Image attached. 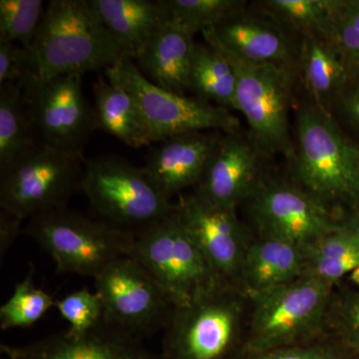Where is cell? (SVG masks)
I'll use <instances>...</instances> for the list:
<instances>
[{
    "label": "cell",
    "mask_w": 359,
    "mask_h": 359,
    "mask_svg": "<svg viewBox=\"0 0 359 359\" xmlns=\"http://www.w3.org/2000/svg\"><path fill=\"white\" fill-rule=\"evenodd\" d=\"M29 51L32 70L25 86L105 70L122 57L89 0L49 2Z\"/></svg>",
    "instance_id": "obj_1"
},
{
    "label": "cell",
    "mask_w": 359,
    "mask_h": 359,
    "mask_svg": "<svg viewBox=\"0 0 359 359\" xmlns=\"http://www.w3.org/2000/svg\"><path fill=\"white\" fill-rule=\"evenodd\" d=\"M294 183L323 204L359 212V148L347 140L330 113L314 104L297 117Z\"/></svg>",
    "instance_id": "obj_2"
},
{
    "label": "cell",
    "mask_w": 359,
    "mask_h": 359,
    "mask_svg": "<svg viewBox=\"0 0 359 359\" xmlns=\"http://www.w3.org/2000/svg\"><path fill=\"white\" fill-rule=\"evenodd\" d=\"M337 285L311 276L247 295L242 354L306 344L325 335L330 299Z\"/></svg>",
    "instance_id": "obj_3"
},
{
    "label": "cell",
    "mask_w": 359,
    "mask_h": 359,
    "mask_svg": "<svg viewBox=\"0 0 359 359\" xmlns=\"http://www.w3.org/2000/svg\"><path fill=\"white\" fill-rule=\"evenodd\" d=\"M247 320V294L222 285L174 309L164 330L163 358L233 359L243 353Z\"/></svg>",
    "instance_id": "obj_4"
},
{
    "label": "cell",
    "mask_w": 359,
    "mask_h": 359,
    "mask_svg": "<svg viewBox=\"0 0 359 359\" xmlns=\"http://www.w3.org/2000/svg\"><path fill=\"white\" fill-rule=\"evenodd\" d=\"M25 231L55 262L57 273L93 278L116 259L131 256L135 241L134 233L67 207L35 215Z\"/></svg>",
    "instance_id": "obj_5"
},
{
    "label": "cell",
    "mask_w": 359,
    "mask_h": 359,
    "mask_svg": "<svg viewBox=\"0 0 359 359\" xmlns=\"http://www.w3.org/2000/svg\"><path fill=\"white\" fill-rule=\"evenodd\" d=\"M79 189L100 219L135 236L175 211L143 168L119 157L85 160Z\"/></svg>",
    "instance_id": "obj_6"
},
{
    "label": "cell",
    "mask_w": 359,
    "mask_h": 359,
    "mask_svg": "<svg viewBox=\"0 0 359 359\" xmlns=\"http://www.w3.org/2000/svg\"><path fill=\"white\" fill-rule=\"evenodd\" d=\"M131 256L157 280L174 309L226 285L186 230L176 207L171 216L135 236Z\"/></svg>",
    "instance_id": "obj_7"
},
{
    "label": "cell",
    "mask_w": 359,
    "mask_h": 359,
    "mask_svg": "<svg viewBox=\"0 0 359 359\" xmlns=\"http://www.w3.org/2000/svg\"><path fill=\"white\" fill-rule=\"evenodd\" d=\"M205 42L221 51L233 67L237 80L236 110L245 116L250 140L259 152L292 159L295 146L289 117L294 75L290 66L245 62L219 44Z\"/></svg>",
    "instance_id": "obj_8"
},
{
    "label": "cell",
    "mask_w": 359,
    "mask_h": 359,
    "mask_svg": "<svg viewBox=\"0 0 359 359\" xmlns=\"http://www.w3.org/2000/svg\"><path fill=\"white\" fill-rule=\"evenodd\" d=\"M82 153L45 144L33 146L6 166L0 167V207L25 221L35 215L66 207L79 189Z\"/></svg>",
    "instance_id": "obj_9"
},
{
    "label": "cell",
    "mask_w": 359,
    "mask_h": 359,
    "mask_svg": "<svg viewBox=\"0 0 359 359\" xmlns=\"http://www.w3.org/2000/svg\"><path fill=\"white\" fill-rule=\"evenodd\" d=\"M104 74L133 97L153 143L176 135L207 130L233 133L240 127L238 118L230 110L153 84L132 59L120 57L104 70Z\"/></svg>",
    "instance_id": "obj_10"
},
{
    "label": "cell",
    "mask_w": 359,
    "mask_h": 359,
    "mask_svg": "<svg viewBox=\"0 0 359 359\" xmlns=\"http://www.w3.org/2000/svg\"><path fill=\"white\" fill-rule=\"evenodd\" d=\"M247 202L257 237L304 249L339 230L344 219L295 183L263 180Z\"/></svg>",
    "instance_id": "obj_11"
},
{
    "label": "cell",
    "mask_w": 359,
    "mask_h": 359,
    "mask_svg": "<svg viewBox=\"0 0 359 359\" xmlns=\"http://www.w3.org/2000/svg\"><path fill=\"white\" fill-rule=\"evenodd\" d=\"M104 320L139 337L165 330L174 306L147 269L125 256L94 278Z\"/></svg>",
    "instance_id": "obj_12"
},
{
    "label": "cell",
    "mask_w": 359,
    "mask_h": 359,
    "mask_svg": "<svg viewBox=\"0 0 359 359\" xmlns=\"http://www.w3.org/2000/svg\"><path fill=\"white\" fill-rule=\"evenodd\" d=\"M27 114L40 143L82 153L95 131L93 108L82 90V75L66 74L25 86Z\"/></svg>",
    "instance_id": "obj_13"
},
{
    "label": "cell",
    "mask_w": 359,
    "mask_h": 359,
    "mask_svg": "<svg viewBox=\"0 0 359 359\" xmlns=\"http://www.w3.org/2000/svg\"><path fill=\"white\" fill-rule=\"evenodd\" d=\"M186 230L226 285L241 290L245 252L252 237L236 210L224 209L195 193L175 204Z\"/></svg>",
    "instance_id": "obj_14"
},
{
    "label": "cell",
    "mask_w": 359,
    "mask_h": 359,
    "mask_svg": "<svg viewBox=\"0 0 359 359\" xmlns=\"http://www.w3.org/2000/svg\"><path fill=\"white\" fill-rule=\"evenodd\" d=\"M7 359H164L149 351L142 337L103 320L81 334L69 330L25 346L1 344Z\"/></svg>",
    "instance_id": "obj_15"
},
{
    "label": "cell",
    "mask_w": 359,
    "mask_h": 359,
    "mask_svg": "<svg viewBox=\"0 0 359 359\" xmlns=\"http://www.w3.org/2000/svg\"><path fill=\"white\" fill-rule=\"evenodd\" d=\"M263 180L261 153L250 138L233 132L219 138L194 193L212 205L237 211Z\"/></svg>",
    "instance_id": "obj_16"
},
{
    "label": "cell",
    "mask_w": 359,
    "mask_h": 359,
    "mask_svg": "<svg viewBox=\"0 0 359 359\" xmlns=\"http://www.w3.org/2000/svg\"><path fill=\"white\" fill-rule=\"evenodd\" d=\"M202 33L205 41L254 65L290 66L297 52L289 29L282 23L271 16L269 20L248 15L244 11Z\"/></svg>",
    "instance_id": "obj_17"
},
{
    "label": "cell",
    "mask_w": 359,
    "mask_h": 359,
    "mask_svg": "<svg viewBox=\"0 0 359 359\" xmlns=\"http://www.w3.org/2000/svg\"><path fill=\"white\" fill-rule=\"evenodd\" d=\"M218 140L215 135L203 132L170 137L149 153L143 169L171 200L176 194L198 185Z\"/></svg>",
    "instance_id": "obj_18"
},
{
    "label": "cell",
    "mask_w": 359,
    "mask_h": 359,
    "mask_svg": "<svg viewBox=\"0 0 359 359\" xmlns=\"http://www.w3.org/2000/svg\"><path fill=\"white\" fill-rule=\"evenodd\" d=\"M195 45L194 34L170 18L151 37L134 62L153 84L185 95L190 89Z\"/></svg>",
    "instance_id": "obj_19"
},
{
    "label": "cell",
    "mask_w": 359,
    "mask_h": 359,
    "mask_svg": "<svg viewBox=\"0 0 359 359\" xmlns=\"http://www.w3.org/2000/svg\"><path fill=\"white\" fill-rule=\"evenodd\" d=\"M122 57L136 60L170 16L164 0H89Z\"/></svg>",
    "instance_id": "obj_20"
},
{
    "label": "cell",
    "mask_w": 359,
    "mask_h": 359,
    "mask_svg": "<svg viewBox=\"0 0 359 359\" xmlns=\"http://www.w3.org/2000/svg\"><path fill=\"white\" fill-rule=\"evenodd\" d=\"M306 273V250L285 241L252 238L243 264L241 290L245 294L276 289Z\"/></svg>",
    "instance_id": "obj_21"
},
{
    "label": "cell",
    "mask_w": 359,
    "mask_h": 359,
    "mask_svg": "<svg viewBox=\"0 0 359 359\" xmlns=\"http://www.w3.org/2000/svg\"><path fill=\"white\" fill-rule=\"evenodd\" d=\"M93 90L95 130H102L134 149L153 143L140 111L126 90L103 75L97 78Z\"/></svg>",
    "instance_id": "obj_22"
},
{
    "label": "cell",
    "mask_w": 359,
    "mask_h": 359,
    "mask_svg": "<svg viewBox=\"0 0 359 359\" xmlns=\"http://www.w3.org/2000/svg\"><path fill=\"white\" fill-rule=\"evenodd\" d=\"M301 60L304 85L314 105L330 113V101L344 89L351 74L341 52L330 40L304 37Z\"/></svg>",
    "instance_id": "obj_23"
},
{
    "label": "cell",
    "mask_w": 359,
    "mask_h": 359,
    "mask_svg": "<svg viewBox=\"0 0 359 359\" xmlns=\"http://www.w3.org/2000/svg\"><path fill=\"white\" fill-rule=\"evenodd\" d=\"M190 89L197 98L226 110H236L237 80L226 56L214 47L196 44L190 71Z\"/></svg>",
    "instance_id": "obj_24"
},
{
    "label": "cell",
    "mask_w": 359,
    "mask_h": 359,
    "mask_svg": "<svg viewBox=\"0 0 359 359\" xmlns=\"http://www.w3.org/2000/svg\"><path fill=\"white\" fill-rule=\"evenodd\" d=\"M37 143L27 114L25 85H0V167L6 166Z\"/></svg>",
    "instance_id": "obj_25"
},
{
    "label": "cell",
    "mask_w": 359,
    "mask_h": 359,
    "mask_svg": "<svg viewBox=\"0 0 359 359\" xmlns=\"http://www.w3.org/2000/svg\"><path fill=\"white\" fill-rule=\"evenodd\" d=\"M306 250V276L339 285L340 280L359 268V245L341 226Z\"/></svg>",
    "instance_id": "obj_26"
},
{
    "label": "cell",
    "mask_w": 359,
    "mask_h": 359,
    "mask_svg": "<svg viewBox=\"0 0 359 359\" xmlns=\"http://www.w3.org/2000/svg\"><path fill=\"white\" fill-rule=\"evenodd\" d=\"M269 16L304 37L332 39V0H269Z\"/></svg>",
    "instance_id": "obj_27"
},
{
    "label": "cell",
    "mask_w": 359,
    "mask_h": 359,
    "mask_svg": "<svg viewBox=\"0 0 359 359\" xmlns=\"http://www.w3.org/2000/svg\"><path fill=\"white\" fill-rule=\"evenodd\" d=\"M33 276L34 269L30 266L27 275L16 285L13 294L0 308L2 330L32 327L49 309L55 308L53 297L34 285Z\"/></svg>",
    "instance_id": "obj_28"
},
{
    "label": "cell",
    "mask_w": 359,
    "mask_h": 359,
    "mask_svg": "<svg viewBox=\"0 0 359 359\" xmlns=\"http://www.w3.org/2000/svg\"><path fill=\"white\" fill-rule=\"evenodd\" d=\"M172 20L192 34L215 27L244 11L240 0H164Z\"/></svg>",
    "instance_id": "obj_29"
},
{
    "label": "cell",
    "mask_w": 359,
    "mask_h": 359,
    "mask_svg": "<svg viewBox=\"0 0 359 359\" xmlns=\"http://www.w3.org/2000/svg\"><path fill=\"white\" fill-rule=\"evenodd\" d=\"M44 11L41 0H0V41L30 49Z\"/></svg>",
    "instance_id": "obj_30"
},
{
    "label": "cell",
    "mask_w": 359,
    "mask_h": 359,
    "mask_svg": "<svg viewBox=\"0 0 359 359\" xmlns=\"http://www.w3.org/2000/svg\"><path fill=\"white\" fill-rule=\"evenodd\" d=\"M325 334L359 356V290L335 287L325 320Z\"/></svg>",
    "instance_id": "obj_31"
},
{
    "label": "cell",
    "mask_w": 359,
    "mask_h": 359,
    "mask_svg": "<svg viewBox=\"0 0 359 359\" xmlns=\"http://www.w3.org/2000/svg\"><path fill=\"white\" fill-rule=\"evenodd\" d=\"M55 309L68 323L71 334H81L104 320L102 301L96 292L81 289L56 301Z\"/></svg>",
    "instance_id": "obj_32"
},
{
    "label": "cell",
    "mask_w": 359,
    "mask_h": 359,
    "mask_svg": "<svg viewBox=\"0 0 359 359\" xmlns=\"http://www.w3.org/2000/svg\"><path fill=\"white\" fill-rule=\"evenodd\" d=\"M242 355L245 359H359L337 340L325 334L306 344Z\"/></svg>",
    "instance_id": "obj_33"
},
{
    "label": "cell",
    "mask_w": 359,
    "mask_h": 359,
    "mask_svg": "<svg viewBox=\"0 0 359 359\" xmlns=\"http://www.w3.org/2000/svg\"><path fill=\"white\" fill-rule=\"evenodd\" d=\"M29 49L13 42L0 41V85L22 82L30 76Z\"/></svg>",
    "instance_id": "obj_34"
},
{
    "label": "cell",
    "mask_w": 359,
    "mask_h": 359,
    "mask_svg": "<svg viewBox=\"0 0 359 359\" xmlns=\"http://www.w3.org/2000/svg\"><path fill=\"white\" fill-rule=\"evenodd\" d=\"M22 222L13 215L1 210V212H0V256H1V259H4V255L8 252L11 245L20 236Z\"/></svg>",
    "instance_id": "obj_35"
},
{
    "label": "cell",
    "mask_w": 359,
    "mask_h": 359,
    "mask_svg": "<svg viewBox=\"0 0 359 359\" xmlns=\"http://www.w3.org/2000/svg\"><path fill=\"white\" fill-rule=\"evenodd\" d=\"M344 104L347 114L359 126V79L346 92Z\"/></svg>",
    "instance_id": "obj_36"
},
{
    "label": "cell",
    "mask_w": 359,
    "mask_h": 359,
    "mask_svg": "<svg viewBox=\"0 0 359 359\" xmlns=\"http://www.w3.org/2000/svg\"><path fill=\"white\" fill-rule=\"evenodd\" d=\"M342 13L351 21L354 27L359 32V0H348V1H339Z\"/></svg>",
    "instance_id": "obj_37"
},
{
    "label": "cell",
    "mask_w": 359,
    "mask_h": 359,
    "mask_svg": "<svg viewBox=\"0 0 359 359\" xmlns=\"http://www.w3.org/2000/svg\"><path fill=\"white\" fill-rule=\"evenodd\" d=\"M342 226L353 236L359 245V212H353L344 218Z\"/></svg>",
    "instance_id": "obj_38"
},
{
    "label": "cell",
    "mask_w": 359,
    "mask_h": 359,
    "mask_svg": "<svg viewBox=\"0 0 359 359\" xmlns=\"http://www.w3.org/2000/svg\"><path fill=\"white\" fill-rule=\"evenodd\" d=\"M349 278H351V282H353L359 290V268L356 269L355 271H353V273L349 275Z\"/></svg>",
    "instance_id": "obj_39"
}]
</instances>
